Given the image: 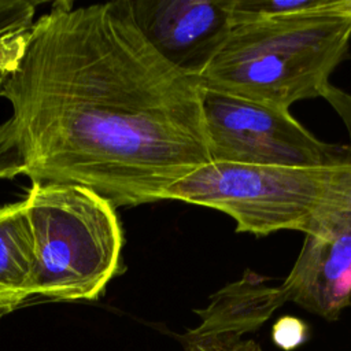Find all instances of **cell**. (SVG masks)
Returning a JSON list of instances; mask_svg holds the SVG:
<instances>
[{"label":"cell","instance_id":"1","mask_svg":"<svg viewBox=\"0 0 351 351\" xmlns=\"http://www.w3.org/2000/svg\"><path fill=\"white\" fill-rule=\"evenodd\" d=\"M200 88L151 45L129 0L58 1L0 92V180L80 185L115 208L166 200L211 162Z\"/></svg>","mask_w":351,"mask_h":351},{"label":"cell","instance_id":"2","mask_svg":"<svg viewBox=\"0 0 351 351\" xmlns=\"http://www.w3.org/2000/svg\"><path fill=\"white\" fill-rule=\"evenodd\" d=\"M350 40L351 0H321L295 14L233 21L199 82L289 110L325 93Z\"/></svg>","mask_w":351,"mask_h":351},{"label":"cell","instance_id":"3","mask_svg":"<svg viewBox=\"0 0 351 351\" xmlns=\"http://www.w3.org/2000/svg\"><path fill=\"white\" fill-rule=\"evenodd\" d=\"M23 207L33 241V296L99 299L122 271L115 207L85 186L56 182H30Z\"/></svg>","mask_w":351,"mask_h":351},{"label":"cell","instance_id":"4","mask_svg":"<svg viewBox=\"0 0 351 351\" xmlns=\"http://www.w3.org/2000/svg\"><path fill=\"white\" fill-rule=\"evenodd\" d=\"M348 181L351 159L329 166H263L210 162L177 181L166 200L228 214L237 233L303 232L317 211Z\"/></svg>","mask_w":351,"mask_h":351},{"label":"cell","instance_id":"5","mask_svg":"<svg viewBox=\"0 0 351 351\" xmlns=\"http://www.w3.org/2000/svg\"><path fill=\"white\" fill-rule=\"evenodd\" d=\"M200 101L211 162L310 167L346 156V147L318 140L288 108L204 86Z\"/></svg>","mask_w":351,"mask_h":351},{"label":"cell","instance_id":"6","mask_svg":"<svg viewBox=\"0 0 351 351\" xmlns=\"http://www.w3.org/2000/svg\"><path fill=\"white\" fill-rule=\"evenodd\" d=\"M280 287L285 302L326 321H336L351 304V181L313 217Z\"/></svg>","mask_w":351,"mask_h":351},{"label":"cell","instance_id":"7","mask_svg":"<svg viewBox=\"0 0 351 351\" xmlns=\"http://www.w3.org/2000/svg\"><path fill=\"white\" fill-rule=\"evenodd\" d=\"M151 45L178 73L199 81L225 44L233 0H129Z\"/></svg>","mask_w":351,"mask_h":351},{"label":"cell","instance_id":"8","mask_svg":"<svg viewBox=\"0 0 351 351\" xmlns=\"http://www.w3.org/2000/svg\"><path fill=\"white\" fill-rule=\"evenodd\" d=\"M33 241L23 200L0 207V314L33 296Z\"/></svg>","mask_w":351,"mask_h":351},{"label":"cell","instance_id":"9","mask_svg":"<svg viewBox=\"0 0 351 351\" xmlns=\"http://www.w3.org/2000/svg\"><path fill=\"white\" fill-rule=\"evenodd\" d=\"M34 15L33 1L0 0V92L23 52Z\"/></svg>","mask_w":351,"mask_h":351},{"label":"cell","instance_id":"10","mask_svg":"<svg viewBox=\"0 0 351 351\" xmlns=\"http://www.w3.org/2000/svg\"><path fill=\"white\" fill-rule=\"evenodd\" d=\"M252 333L248 326L199 318V324L178 339L184 351H263L261 344L243 335Z\"/></svg>","mask_w":351,"mask_h":351},{"label":"cell","instance_id":"11","mask_svg":"<svg viewBox=\"0 0 351 351\" xmlns=\"http://www.w3.org/2000/svg\"><path fill=\"white\" fill-rule=\"evenodd\" d=\"M310 339V326L304 319L282 315L271 326V341L282 351H295Z\"/></svg>","mask_w":351,"mask_h":351},{"label":"cell","instance_id":"12","mask_svg":"<svg viewBox=\"0 0 351 351\" xmlns=\"http://www.w3.org/2000/svg\"><path fill=\"white\" fill-rule=\"evenodd\" d=\"M322 97H325L330 103V106L337 111V114L341 117L344 125L348 129L350 144L346 145V155L351 159V95L329 85Z\"/></svg>","mask_w":351,"mask_h":351}]
</instances>
